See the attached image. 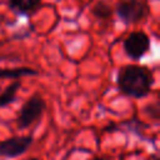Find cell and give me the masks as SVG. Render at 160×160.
<instances>
[{"mask_svg": "<svg viewBox=\"0 0 160 160\" xmlns=\"http://www.w3.org/2000/svg\"><path fill=\"white\" fill-rule=\"evenodd\" d=\"M46 110V102L42 99L40 94L31 95L20 108L18 118H16V125L20 130L30 128L35 121H38L42 114Z\"/></svg>", "mask_w": 160, "mask_h": 160, "instance_id": "3957f363", "label": "cell"}, {"mask_svg": "<svg viewBox=\"0 0 160 160\" xmlns=\"http://www.w3.org/2000/svg\"><path fill=\"white\" fill-rule=\"evenodd\" d=\"M42 0H8V5L12 12L20 16H32L38 12Z\"/></svg>", "mask_w": 160, "mask_h": 160, "instance_id": "8992f818", "label": "cell"}, {"mask_svg": "<svg viewBox=\"0 0 160 160\" xmlns=\"http://www.w3.org/2000/svg\"><path fill=\"white\" fill-rule=\"evenodd\" d=\"M144 111L152 119L158 120L159 119V112H160V108H159V102L155 101V102H151V104H148L145 108H144Z\"/></svg>", "mask_w": 160, "mask_h": 160, "instance_id": "30bf717a", "label": "cell"}, {"mask_svg": "<svg viewBox=\"0 0 160 160\" xmlns=\"http://www.w3.org/2000/svg\"><path fill=\"white\" fill-rule=\"evenodd\" d=\"M116 85L124 95L134 99H142L151 91L154 75L146 66L129 64L119 69L116 74Z\"/></svg>", "mask_w": 160, "mask_h": 160, "instance_id": "6da1fadb", "label": "cell"}, {"mask_svg": "<svg viewBox=\"0 0 160 160\" xmlns=\"http://www.w3.org/2000/svg\"><path fill=\"white\" fill-rule=\"evenodd\" d=\"M39 71L28 66L14 68V69H2L0 68V79H20L22 76H36Z\"/></svg>", "mask_w": 160, "mask_h": 160, "instance_id": "52a82bcc", "label": "cell"}, {"mask_svg": "<svg viewBox=\"0 0 160 160\" xmlns=\"http://www.w3.org/2000/svg\"><path fill=\"white\" fill-rule=\"evenodd\" d=\"M32 135L22 136H11L5 140H0V158L5 159H16L24 155L32 145Z\"/></svg>", "mask_w": 160, "mask_h": 160, "instance_id": "277c9868", "label": "cell"}, {"mask_svg": "<svg viewBox=\"0 0 160 160\" xmlns=\"http://www.w3.org/2000/svg\"><path fill=\"white\" fill-rule=\"evenodd\" d=\"M115 12L125 25H129L146 20L150 10L146 0H118Z\"/></svg>", "mask_w": 160, "mask_h": 160, "instance_id": "7a4b0ae2", "label": "cell"}, {"mask_svg": "<svg viewBox=\"0 0 160 160\" xmlns=\"http://www.w3.org/2000/svg\"><path fill=\"white\" fill-rule=\"evenodd\" d=\"M149 160H159V156L156 154H152V155H150V159Z\"/></svg>", "mask_w": 160, "mask_h": 160, "instance_id": "7c38bea8", "label": "cell"}, {"mask_svg": "<svg viewBox=\"0 0 160 160\" xmlns=\"http://www.w3.org/2000/svg\"><path fill=\"white\" fill-rule=\"evenodd\" d=\"M92 160H111V159L105 158V156H98V158H95V159H92Z\"/></svg>", "mask_w": 160, "mask_h": 160, "instance_id": "8fae6325", "label": "cell"}, {"mask_svg": "<svg viewBox=\"0 0 160 160\" xmlns=\"http://www.w3.org/2000/svg\"><path fill=\"white\" fill-rule=\"evenodd\" d=\"M20 88H21V81L15 80V81L10 82L5 88V90H2L0 92V109L12 104L14 101H16V99H18L16 94H18V90Z\"/></svg>", "mask_w": 160, "mask_h": 160, "instance_id": "ba28073f", "label": "cell"}, {"mask_svg": "<svg viewBox=\"0 0 160 160\" xmlns=\"http://www.w3.org/2000/svg\"><path fill=\"white\" fill-rule=\"evenodd\" d=\"M150 49V39L144 31H132L124 40V50L131 60L141 59Z\"/></svg>", "mask_w": 160, "mask_h": 160, "instance_id": "5b68a950", "label": "cell"}, {"mask_svg": "<svg viewBox=\"0 0 160 160\" xmlns=\"http://www.w3.org/2000/svg\"><path fill=\"white\" fill-rule=\"evenodd\" d=\"M28 160H39L38 158H30V159H28Z\"/></svg>", "mask_w": 160, "mask_h": 160, "instance_id": "4fadbf2b", "label": "cell"}, {"mask_svg": "<svg viewBox=\"0 0 160 160\" xmlns=\"http://www.w3.org/2000/svg\"><path fill=\"white\" fill-rule=\"evenodd\" d=\"M112 6L110 5L109 1L106 0H99L95 2V5L92 6L91 9V14L99 19V20H108V19H111V15H112Z\"/></svg>", "mask_w": 160, "mask_h": 160, "instance_id": "9c48e42d", "label": "cell"}]
</instances>
